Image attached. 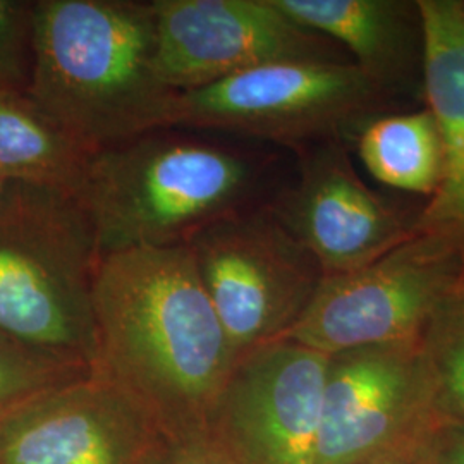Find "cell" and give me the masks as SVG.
I'll return each mask as SVG.
<instances>
[{"instance_id": "18", "label": "cell", "mask_w": 464, "mask_h": 464, "mask_svg": "<svg viewBox=\"0 0 464 464\" xmlns=\"http://www.w3.org/2000/svg\"><path fill=\"white\" fill-rule=\"evenodd\" d=\"M92 368L30 348L0 332V418Z\"/></svg>"}, {"instance_id": "13", "label": "cell", "mask_w": 464, "mask_h": 464, "mask_svg": "<svg viewBox=\"0 0 464 464\" xmlns=\"http://www.w3.org/2000/svg\"><path fill=\"white\" fill-rule=\"evenodd\" d=\"M429 111L442 141V179L416 220L464 248V2L418 0Z\"/></svg>"}, {"instance_id": "19", "label": "cell", "mask_w": 464, "mask_h": 464, "mask_svg": "<svg viewBox=\"0 0 464 464\" xmlns=\"http://www.w3.org/2000/svg\"><path fill=\"white\" fill-rule=\"evenodd\" d=\"M34 64V2L0 0V93H28Z\"/></svg>"}, {"instance_id": "4", "label": "cell", "mask_w": 464, "mask_h": 464, "mask_svg": "<svg viewBox=\"0 0 464 464\" xmlns=\"http://www.w3.org/2000/svg\"><path fill=\"white\" fill-rule=\"evenodd\" d=\"M97 237L72 193L9 183L0 197V332L92 368Z\"/></svg>"}, {"instance_id": "10", "label": "cell", "mask_w": 464, "mask_h": 464, "mask_svg": "<svg viewBox=\"0 0 464 464\" xmlns=\"http://www.w3.org/2000/svg\"><path fill=\"white\" fill-rule=\"evenodd\" d=\"M159 66L183 93L284 61H337L329 38L274 0H153Z\"/></svg>"}, {"instance_id": "7", "label": "cell", "mask_w": 464, "mask_h": 464, "mask_svg": "<svg viewBox=\"0 0 464 464\" xmlns=\"http://www.w3.org/2000/svg\"><path fill=\"white\" fill-rule=\"evenodd\" d=\"M268 201L218 218L186 243L236 356L279 339L324 277Z\"/></svg>"}, {"instance_id": "5", "label": "cell", "mask_w": 464, "mask_h": 464, "mask_svg": "<svg viewBox=\"0 0 464 464\" xmlns=\"http://www.w3.org/2000/svg\"><path fill=\"white\" fill-rule=\"evenodd\" d=\"M463 282V246L446 234L416 229L372 264L324 276L314 298L279 339L327 356L418 343Z\"/></svg>"}, {"instance_id": "9", "label": "cell", "mask_w": 464, "mask_h": 464, "mask_svg": "<svg viewBox=\"0 0 464 464\" xmlns=\"http://www.w3.org/2000/svg\"><path fill=\"white\" fill-rule=\"evenodd\" d=\"M174 446L136 399L92 370L0 418V464H167Z\"/></svg>"}, {"instance_id": "14", "label": "cell", "mask_w": 464, "mask_h": 464, "mask_svg": "<svg viewBox=\"0 0 464 464\" xmlns=\"http://www.w3.org/2000/svg\"><path fill=\"white\" fill-rule=\"evenodd\" d=\"M285 16L353 53L354 66L383 88L415 63L421 23L415 4L394 0H274Z\"/></svg>"}, {"instance_id": "23", "label": "cell", "mask_w": 464, "mask_h": 464, "mask_svg": "<svg viewBox=\"0 0 464 464\" xmlns=\"http://www.w3.org/2000/svg\"><path fill=\"white\" fill-rule=\"evenodd\" d=\"M7 181H4V179H2V178H0V197H2V193H4V191H5V188H7Z\"/></svg>"}, {"instance_id": "15", "label": "cell", "mask_w": 464, "mask_h": 464, "mask_svg": "<svg viewBox=\"0 0 464 464\" xmlns=\"http://www.w3.org/2000/svg\"><path fill=\"white\" fill-rule=\"evenodd\" d=\"M90 150L30 95L0 93V178L76 195Z\"/></svg>"}, {"instance_id": "20", "label": "cell", "mask_w": 464, "mask_h": 464, "mask_svg": "<svg viewBox=\"0 0 464 464\" xmlns=\"http://www.w3.org/2000/svg\"><path fill=\"white\" fill-rule=\"evenodd\" d=\"M413 464H464V425L431 423L418 440Z\"/></svg>"}, {"instance_id": "22", "label": "cell", "mask_w": 464, "mask_h": 464, "mask_svg": "<svg viewBox=\"0 0 464 464\" xmlns=\"http://www.w3.org/2000/svg\"><path fill=\"white\" fill-rule=\"evenodd\" d=\"M420 437H416L413 440H410V442L392 449V450L382 454L379 458L370 459V461H366L363 464H413V461H415L416 446H418Z\"/></svg>"}, {"instance_id": "11", "label": "cell", "mask_w": 464, "mask_h": 464, "mask_svg": "<svg viewBox=\"0 0 464 464\" xmlns=\"http://www.w3.org/2000/svg\"><path fill=\"white\" fill-rule=\"evenodd\" d=\"M420 341L329 356L312 464H363L435 423Z\"/></svg>"}, {"instance_id": "12", "label": "cell", "mask_w": 464, "mask_h": 464, "mask_svg": "<svg viewBox=\"0 0 464 464\" xmlns=\"http://www.w3.org/2000/svg\"><path fill=\"white\" fill-rule=\"evenodd\" d=\"M298 153V181L268 203L324 276L368 266L416 231V222L360 179L337 138Z\"/></svg>"}, {"instance_id": "16", "label": "cell", "mask_w": 464, "mask_h": 464, "mask_svg": "<svg viewBox=\"0 0 464 464\" xmlns=\"http://www.w3.org/2000/svg\"><path fill=\"white\" fill-rule=\"evenodd\" d=\"M358 155L379 183L433 197L442 179V141L430 111L382 117L358 134Z\"/></svg>"}, {"instance_id": "1", "label": "cell", "mask_w": 464, "mask_h": 464, "mask_svg": "<svg viewBox=\"0 0 464 464\" xmlns=\"http://www.w3.org/2000/svg\"><path fill=\"white\" fill-rule=\"evenodd\" d=\"M92 372L136 399L179 444L205 433L237 356L184 246L100 258Z\"/></svg>"}, {"instance_id": "3", "label": "cell", "mask_w": 464, "mask_h": 464, "mask_svg": "<svg viewBox=\"0 0 464 464\" xmlns=\"http://www.w3.org/2000/svg\"><path fill=\"white\" fill-rule=\"evenodd\" d=\"M28 93L92 153L172 126L153 0H36Z\"/></svg>"}, {"instance_id": "17", "label": "cell", "mask_w": 464, "mask_h": 464, "mask_svg": "<svg viewBox=\"0 0 464 464\" xmlns=\"http://www.w3.org/2000/svg\"><path fill=\"white\" fill-rule=\"evenodd\" d=\"M437 421L464 425V282L420 339Z\"/></svg>"}, {"instance_id": "6", "label": "cell", "mask_w": 464, "mask_h": 464, "mask_svg": "<svg viewBox=\"0 0 464 464\" xmlns=\"http://www.w3.org/2000/svg\"><path fill=\"white\" fill-rule=\"evenodd\" d=\"M381 92L354 63L284 61L179 93L172 126L299 150L344 133Z\"/></svg>"}, {"instance_id": "8", "label": "cell", "mask_w": 464, "mask_h": 464, "mask_svg": "<svg viewBox=\"0 0 464 464\" xmlns=\"http://www.w3.org/2000/svg\"><path fill=\"white\" fill-rule=\"evenodd\" d=\"M329 356L276 339L237 356L205 433L231 464H312Z\"/></svg>"}, {"instance_id": "2", "label": "cell", "mask_w": 464, "mask_h": 464, "mask_svg": "<svg viewBox=\"0 0 464 464\" xmlns=\"http://www.w3.org/2000/svg\"><path fill=\"white\" fill-rule=\"evenodd\" d=\"M266 160L241 138L167 126L90 153L74 197L102 258L184 246L218 218L266 203Z\"/></svg>"}, {"instance_id": "21", "label": "cell", "mask_w": 464, "mask_h": 464, "mask_svg": "<svg viewBox=\"0 0 464 464\" xmlns=\"http://www.w3.org/2000/svg\"><path fill=\"white\" fill-rule=\"evenodd\" d=\"M167 464H231V461L217 449L207 433H199L176 444Z\"/></svg>"}]
</instances>
